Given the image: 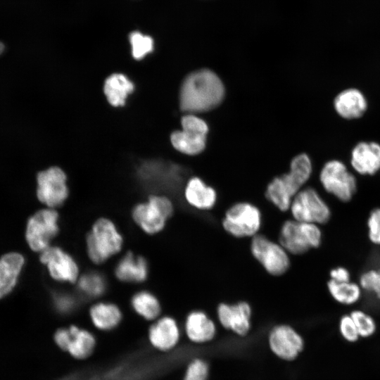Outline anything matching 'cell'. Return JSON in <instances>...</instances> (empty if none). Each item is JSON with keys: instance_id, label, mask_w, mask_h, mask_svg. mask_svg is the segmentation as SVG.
<instances>
[{"instance_id": "44dd1931", "label": "cell", "mask_w": 380, "mask_h": 380, "mask_svg": "<svg viewBox=\"0 0 380 380\" xmlns=\"http://www.w3.org/2000/svg\"><path fill=\"white\" fill-rule=\"evenodd\" d=\"M185 330L188 338L195 343L209 341L215 334L214 322L204 312L200 310H194L188 315Z\"/></svg>"}, {"instance_id": "836d02e7", "label": "cell", "mask_w": 380, "mask_h": 380, "mask_svg": "<svg viewBox=\"0 0 380 380\" xmlns=\"http://www.w3.org/2000/svg\"><path fill=\"white\" fill-rule=\"evenodd\" d=\"M208 374L207 364L201 360L196 359L189 364L184 380H207Z\"/></svg>"}, {"instance_id": "d590c367", "label": "cell", "mask_w": 380, "mask_h": 380, "mask_svg": "<svg viewBox=\"0 0 380 380\" xmlns=\"http://www.w3.org/2000/svg\"><path fill=\"white\" fill-rule=\"evenodd\" d=\"M330 279L336 282H346L350 281V274L344 267L333 268L329 272Z\"/></svg>"}, {"instance_id": "d6986e66", "label": "cell", "mask_w": 380, "mask_h": 380, "mask_svg": "<svg viewBox=\"0 0 380 380\" xmlns=\"http://www.w3.org/2000/svg\"><path fill=\"white\" fill-rule=\"evenodd\" d=\"M334 106L341 117L351 120L364 115L367 108V102L359 89L349 88L341 91L335 97Z\"/></svg>"}, {"instance_id": "d4e9b609", "label": "cell", "mask_w": 380, "mask_h": 380, "mask_svg": "<svg viewBox=\"0 0 380 380\" xmlns=\"http://www.w3.org/2000/svg\"><path fill=\"white\" fill-rule=\"evenodd\" d=\"M89 316L93 324L98 329L109 331L120 324L122 312L116 305L101 302L91 307Z\"/></svg>"}, {"instance_id": "277c9868", "label": "cell", "mask_w": 380, "mask_h": 380, "mask_svg": "<svg viewBox=\"0 0 380 380\" xmlns=\"http://www.w3.org/2000/svg\"><path fill=\"white\" fill-rule=\"evenodd\" d=\"M322 241L319 225L289 219L285 220L279 232L278 242L291 255H300L317 248Z\"/></svg>"}, {"instance_id": "52a82bcc", "label": "cell", "mask_w": 380, "mask_h": 380, "mask_svg": "<svg viewBox=\"0 0 380 380\" xmlns=\"http://www.w3.org/2000/svg\"><path fill=\"white\" fill-rule=\"evenodd\" d=\"M250 251L265 271L274 277L284 274L290 268L289 253L279 243L258 234L251 238Z\"/></svg>"}, {"instance_id": "3957f363", "label": "cell", "mask_w": 380, "mask_h": 380, "mask_svg": "<svg viewBox=\"0 0 380 380\" xmlns=\"http://www.w3.org/2000/svg\"><path fill=\"white\" fill-rule=\"evenodd\" d=\"M122 245V236L115 224L106 217H101L94 223L86 238L88 257L96 265L105 262L119 253Z\"/></svg>"}, {"instance_id": "ffe728a7", "label": "cell", "mask_w": 380, "mask_h": 380, "mask_svg": "<svg viewBox=\"0 0 380 380\" xmlns=\"http://www.w3.org/2000/svg\"><path fill=\"white\" fill-rule=\"evenodd\" d=\"M115 274L117 279L123 282H143L148 274L147 261L142 256L128 252L116 265Z\"/></svg>"}, {"instance_id": "603a6c76", "label": "cell", "mask_w": 380, "mask_h": 380, "mask_svg": "<svg viewBox=\"0 0 380 380\" xmlns=\"http://www.w3.org/2000/svg\"><path fill=\"white\" fill-rule=\"evenodd\" d=\"M69 342L66 352L76 359H84L94 351L96 340L89 331L75 325L68 327Z\"/></svg>"}, {"instance_id": "ac0fdd59", "label": "cell", "mask_w": 380, "mask_h": 380, "mask_svg": "<svg viewBox=\"0 0 380 380\" xmlns=\"http://www.w3.org/2000/svg\"><path fill=\"white\" fill-rule=\"evenodd\" d=\"M179 330L176 321L171 317H163L153 323L148 330V338L156 348L165 351L176 346Z\"/></svg>"}, {"instance_id": "cb8c5ba5", "label": "cell", "mask_w": 380, "mask_h": 380, "mask_svg": "<svg viewBox=\"0 0 380 380\" xmlns=\"http://www.w3.org/2000/svg\"><path fill=\"white\" fill-rule=\"evenodd\" d=\"M134 88V84L125 75L115 73L106 80L103 90L109 103L118 107L125 104L127 96Z\"/></svg>"}, {"instance_id": "484cf974", "label": "cell", "mask_w": 380, "mask_h": 380, "mask_svg": "<svg viewBox=\"0 0 380 380\" xmlns=\"http://www.w3.org/2000/svg\"><path fill=\"white\" fill-rule=\"evenodd\" d=\"M329 293L337 303L350 305L358 302L362 296V288L353 281L336 282L329 279L327 284Z\"/></svg>"}, {"instance_id": "e0dca14e", "label": "cell", "mask_w": 380, "mask_h": 380, "mask_svg": "<svg viewBox=\"0 0 380 380\" xmlns=\"http://www.w3.org/2000/svg\"><path fill=\"white\" fill-rule=\"evenodd\" d=\"M350 163L362 175H374L380 170V144L374 141H361L351 153Z\"/></svg>"}, {"instance_id": "8992f818", "label": "cell", "mask_w": 380, "mask_h": 380, "mask_svg": "<svg viewBox=\"0 0 380 380\" xmlns=\"http://www.w3.org/2000/svg\"><path fill=\"white\" fill-rule=\"evenodd\" d=\"M173 213L171 200L165 196L155 194L147 201L136 205L132 209V217L144 232L154 234L164 229Z\"/></svg>"}, {"instance_id": "f546056e", "label": "cell", "mask_w": 380, "mask_h": 380, "mask_svg": "<svg viewBox=\"0 0 380 380\" xmlns=\"http://www.w3.org/2000/svg\"><path fill=\"white\" fill-rule=\"evenodd\" d=\"M132 53L135 59L140 60L153 49V40L139 32H133L129 37Z\"/></svg>"}, {"instance_id": "30bf717a", "label": "cell", "mask_w": 380, "mask_h": 380, "mask_svg": "<svg viewBox=\"0 0 380 380\" xmlns=\"http://www.w3.org/2000/svg\"><path fill=\"white\" fill-rule=\"evenodd\" d=\"M319 182L328 194L344 203L352 200L357 189L355 175L338 160H329L324 165L319 173Z\"/></svg>"}, {"instance_id": "4dcf8cb0", "label": "cell", "mask_w": 380, "mask_h": 380, "mask_svg": "<svg viewBox=\"0 0 380 380\" xmlns=\"http://www.w3.org/2000/svg\"><path fill=\"white\" fill-rule=\"evenodd\" d=\"M362 289L374 293L380 300V268L364 272L359 279Z\"/></svg>"}, {"instance_id": "8d00e7d4", "label": "cell", "mask_w": 380, "mask_h": 380, "mask_svg": "<svg viewBox=\"0 0 380 380\" xmlns=\"http://www.w3.org/2000/svg\"><path fill=\"white\" fill-rule=\"evenodd\" d=\"M4 50H5V45L2 42L0 41V55L3 53Z\"/></svg>"}, {"instance_id": "7c38bea8", "label": "cell", "mask_w": 380, "mask_h": 380, "mask_svg": "<svg viewBox=\"0 0 380 380\" xmlns=\"http://www.w3.org/2000/svg\"><path fill=\"white\" fill-rule=\"evenodd\" d=\"M66 180L65 172L58 167H51L39 172L37 177L38 199L49 208L62 205L69 194Z\"/></svg>"}, {"instance_id": "ba28073f", "label": "cell", "mask_w": 380, "mask_h": 380, "mask_svg": "<svg viewBox=\"0 0 380 380\" xmlns=\"http://www.w3.org/2000/svg\"><path fill=\"white\" fill-rule=\"evenodd\" d=\"M182 129L173 132L170 136L172 146L182 153L195 156L206 146L209 127L200 117L187 113L181 119Z\"/></svg>"}, {"instance_id": "d6a6232c", "label": "cell", "mask_w": 380, "mask_h": 380, "mask_svg": "<svg viewBox=\"0 0 380 380\" xmlns=\"http://www.w3.org/2000/svg\"><path fill=\"white\" fill-rule=\"evenodd\" d=\"M338 329L341 336L348 342L353 343L360 338L356 326L350 314L341 317Z\"/></svg>"}, {"instance_id": "83f0119b", "label": "cell", "mask_w": 380, "mask_h": 380, "mask_svg": "<svg viewBox=\"0 0 380 380\" xmlns=\"http://www.w3.org/2000/svg\"><path fill=\"white\" fill-rule=\"evenodd\" d=\"M77 289L87 298H96L103 294L106 289V281L101 274L90 272L78 279Z\"/></svg>"}, {"instance_id": "7402d4cb", "label": "cell", "mask_w": 380, "mask_h": 380, "mask_svg": "<svg viewBox=\"0 0 380 380\" xmlns=\"http://www.w3.org/2000/svg\"><path fill=\"white\" fill-rule=\"evenodd\" d=\"M24 264L23 257L16 253L6 254L0 259V298L14 287Z\"/></svg>"}, {"instance_id": "9c48e42d", "label": "cell", "mask_w": 380, "mask_h": 380, "mask_svg": "<svg viewBox=\"0 0 380 380\" xmlns=\"http://www.w3.org/2000/svg\"><path fill=\"white\" fill-rule=\"evenodd\" d=\"M289 210L292 219L318 225L327 223L331 216L329 205L312 187H304L298 191Z\"/></svg>"}, {"instance_id": "7a4b0ae2", "label": "cell", "mask_w": 380, "mask_h": 380, "mask_svg": "<svg viewBox=\"0 0 380 380\" xmlns=\"http://www.w3.org/2000/svg\"><path fill=\"white\" fill-rule=\"evenodd\" d=\"M312 172L310 157L305 153L295 156L288 172L274 177L267 184L265 196L277 209L289 211L296 194L304 188Z\"/></svg>"}, {"instance_id": "5bb4252c", "label": "cell", "mask_w": 380, "mask_h": 380, "mask_svg": "<svg viewBox=\"0 0 380 380\" xmlns=\"http://www.w3.org/2000/svg\"><path fill=\"white\" fill-rule=\"evenodd\" d=\"M269 344L272 351L279 357L291 361L302 351L304 343L302 337L292 327L279 325L270 334Z\"/></svg>"}, {"instance_id": "f1b7e54d", "label": "cell", "mask_w": 380, "mask_h": 380, "mask_svg": "<svg viewBox=\"0 0 380 380\" xmlns=\"http://www.w3.org/2000/svg\"><path fill=\"white\" fill-rule=\"evenodd\" d=\"M356 326L360 338H368L376 330V324L374 318L360 310H353L350 313Z\"/></svg>"}, {"instance_id": "6da1fadb", "label": "cell", "mask_w": 380, "mask_h": 380, "mask_svg": "<svg viewBox=\"0 0 380 380\" xmlns=\"http://www.w3.org/2000/svg\"><path fill=\"white\" fill-rule=\"evenodd\" d=\"M225 94L222 81L213 70L203 68L189 74L179 91L182 111L194 114L211 110L220 105Z\"/></svg>"}, {"instance_id": "2e32d148", "label": "cell", "mask_w": 380, "mask_h": 380, "mask_svg": "<svg viewBox=\"0 0 380 380\" xmlns=\"http://www.w3.org/2000/svg\"><path fill=\"white\" fill-rule=\"evenodd\" d=\"M184 197L190 206L201 211L212 210L217 202V193L215 188L196 176L186 182Z\"/></svg>"}, {"instance_id": "8fae6325", "label": "cell", "mask_w": 380, "mask_h": 380, "mask_svg": "<svg viewBox=\"0 0 380 380\" xmlns=\"http://www.w3.org/2000/svg\"><path fill=\"white\" fill-rule=\"evenodd\" d=\"M58 214L53 208L39 210L28 220L26 239L32 250L42 252L58 234Z\"/></svg>"}, {"instance_id": "9a60e30c", "label": "cell", "mask_w": 380, "mask_h": 380, "mask_svg": "<svg viewBox=\"0 0 380 380\" xmlns=\"http://www.w3.org/2000/svg\"><path fill=\"white\" fill-rule=\"evenodd\" d=\"M251 313V307L246 301L235 304L221 303L217 308V317L222 326L240 336L246 335L250 330Z\"/></svg>"}, {"instance_id": "e575fe53", "label": "cell", "mask_w": 380, "mask_h": 380, "mask_svg": "<svg viewBox=\"0 0 380 380\" xmlns=\"http://www.w3.org/2000/svg\"><path fill=\"white\" fill-rule=\"evenodd\" d=\"M55 306L61 312H69L76 305L75 299L70 294L61 293L56 295L54 299Z\"/></svg>"}, {"instance_id": "5b68a950", "label": "cell", "mask_w": 380, "mask_h": 380, "mask_svg": "<svg viewBox=\"0 0 380 380\" xmlns=\"http://www.w3.org/2000/svg\"><path fill=\"white\" fill-rule=\"evenodd\" d=\"M262 224L260 208L255 204L240 201L225 211L222 220L224 230L237 239L252 238L259 234Z\"/></svg>"}, {"instance_id": "4316f807", "label": "cell", "mask_w": 380, "mask_h": 380, "mask_svg": "<svg viewBox=\"0 0 380 380\" xmlns=\"http://www.w3.org/2000/svg\"><path fill=\"white\" fill-rule=\"evenodd\" d=\"M131 303L134 310L146 320L156 319L161 311L158 298L147 291L136 293L132 298Z\"/></svg>"}, {"instance_id": "4fadbf2b", "label": "cell", "mask_w": 380, "mask_h": 380, "mask_svg": "<svg viewBox=\"0 0 380 380\" xmlns=\"http://www.w3.org/2000/svg\"><path fill=\"white\" fill-rule=\"evenodd\" d=\"M40 261L51 277L62 282L75 283L79 279V267L75 259L57 246H49L41 252Z\"/></svg>"}, {"instance_id": "1f68e13d", "label": "cell", "mask_w": 380, "mask_h": 380, "mask_svg": "<svg viewBox=\"0 0 380 380\" xmlns=\"http://www.w3.org/2000/svg\"><path fill=\"white\" fill-rule=\"evenodd\" d=\"M367 225L369 241L380 246V208H376L369 213Z\"/></svg>"}]
</instances>
